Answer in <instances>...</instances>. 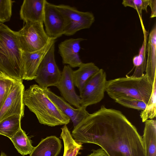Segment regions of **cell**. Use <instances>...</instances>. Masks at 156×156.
<instances>
[{"mask_svg": "<svg viewBox=\"0 0 156 156\" xmlns=\"http://www.w3.org/2000/svg\"><path fill=\"white\" fill-rule=\"evenodd\" d=\"M56 40L51 39L42 49L32 52L22 51L23 74V80H31L36 78L38 68L46 53Z\"/></svg>", "mask_w": 156, "mask_h": 156, "instance_id": "8fae6325", "label": "cell"}, {"mask_svg": "<svg viewBox=\"0 0 156 156\" xmlns=\"http://www.w3.org/2000/svg\"><path fill=\"white\" fill-rule=\"evenodd\" d=\"M16 80L0 72V110Z\"/></svg>", "mask_w": 156, "mask_h": 156, "instance_id": "7402d4cb", "label": "cell"}, {"mask_svg": "<svg viewBox=\"0 0 156 156\" xmlns=\"http://www.w3.org/2000/svg\"><path fill=\"white\" fill-rule=\"evenodd\" d=\"M85 39L79 37L70 38L61 42L58 45V52L62 63L72 68L79 67L83 63L79 55L80 43Z\"/></svg>", "mask_w": 156, "mask_h": 156, "instance_id": "7c38bea8", "label": "cell"}, {"mask_svg": "<svg viewBox=\"0 0 156 156\" xmlns=\"http://www.w3.org/2000/svg\"><path fill=\"white\" fill-rule=\"evenodd\" d=\"M100 69L94 63H83L79 68L73 72L74 84L80 93L85 83L92 76L97 72Z\"/></svg>", "mask_w": 156, "mask_h": 156, "instance_id": "e0dca14e", "label": "cell"}, {"mask_svg": "<svg viewBox=\"0 0 156 156\" xmlns=\"http://www.w3.org/2000/svg\"><path fill=\"white\" fill-rule=\"evenodd\" d=\"M92 151V152L87 156H108L101 148Z\"/></svg>", "mask_w": 156, "mask_h": 156, "instance_id": "4316f807", "label": "cell"}, {"mask_svg": "<svg viewBox=\"0 0 156 156\" xmlns=\"http://www.w3.org/2000/svg\"><path fill=\"white\" fill-rule=\"evenodd\" d=\"M72 68L68 65H65L61 73L60 80L56 87L62 98L69 103L77 108L81 107L80 96L76 93L75 89Z\"/></svg>", "mask_w": 156, "mask_h": 156, "instance_id": "4fadbf2b", "label": "cell"}, {"mask_svg": "<svg viewBox=\"0 0 156 156\" xmlns=\"http://www.w3.org/2000/svg\"><path fill=\"white\" fill-rule=\"evenodd\" d=\"M25 105L33 112L41 124L53 127L66 125L70 122L58 106L37 84L30 86L24 91Z\"/></svg>", "mask_w": 156, "mask_h": 156, "instance_id": "7a4b0ae2", "label": "cell"}, {"mask_svg": "<svg viewBox=\"0 0 156 156\" xmlns=\"http://www.w3.org/2000/svg\"><path fill=\"white\" fill-rule=\"evenodd\" d=\"M71 134L82 144L99 145L108 156H145L135 127L120 111L104 105L74 127Z\"/></svg>", "mask_w": 156, "mask_h": 156, "instance_id": "6da1fadb", "label": "cell"}, {"mask_svg": "<svg viewBox=\"0 0 156 156\" xmlns=\"http://www.w3.org/2000/svg\"><path fill=\"white\" fill-rule=\"evenodd\" d=\"M62 147L61 140L55 136H51L42 139L34 147L29 156H57Z\"/></svg>", "mask_w": 156, "mask_h": 156, "instance_id": "2e32d148", "label": "cell"}, {"mask_svg": "<svg viewBox=\"0 0 156 156\" xmlns=\"http://www.w3.org/2000/svg\"><path fill=\"white\" fill-rule=\"evenodd\" d=\"M63 16L66 23L64 35H73L81 30L88 29L95 21L93 13L82 12L68 5H56Z\"/></svg>", "mask_w": 156, "mask_h": 156, "instance_id": "8992f818", "label": "cell"}, {"mask_svg": "<svg viewBox=\"0 0 156 156\" xmlns=\"http://www.w3.org/2000/svg\"><path fill=\"white\" fill-rule=\"evenodd\" d=\"M20 115H14L9 116L0 122V135L10 139L21 128Z\"/></svg>", "mask_w": 156, "mask_h": 156, "instance_id": "ffe728a7", "label": "cell"}, {"mask_svg": "<svg viewBox=\"0 0 156 156\" xmlns=\"http://www.w3.org/2000/svg\"><path fill=\"white\" fill-rule=\"evenodd\" d=\"M107 80L102 69L90 77L80 93V106L87 107L100 102L104 97Z\"/></svg>", "mask_w": 156, "mask_h": 156, "instance_id": "ba28073f", "label": "cell"}, {"mask_svg": "<svg viewBox=\"0 0 156 156\" xmlns=\"http://www.w3.org/2000/svg\"><path fill=\"white\" fill-rule=\"evenodd\" d=\"M150 0H123L122 4L125 7L129 6L133 8L139 12L142 10L147 12V7L149 5Z\"/></svg>", "mask_w": 156, "mask_h": 156, "instance_id": "484cf974", "label": "cell"}, {"mask_svg": "<svg viewBox=\"0 0 156 156\" xmlns=\"http://www.w3.org/2000/svg\"><path fill=\"white\" fill-rule=\"evenodd\" d=\"M142 139L145 156H156V121L148 119L145 122Z\"/></svg>", "mask_w": 156, "mask_h": 156, "instance_id": "ac0fdd59", "label": "cell"}, {"mask_svg": "<svg viewBox=\"0 0 156 156\" xmlns=\"http://www.w3.org/2000/svg\"><path fill=\"white\" fill-rule=\"evenodd\" d=\"M156 78L154 80L152 91L149 101L147 105L146 108L141 112L140 115L143 122H144L149 119H153L156 117Z\"/></svg>", "mask_w": 156, "mask_h": 156, "instance_id": "603a6c76", "label": "cell"}, {"mask_svg": "<svg viewBox=\"0 0 156 156\" xmlns=\"http://www.w3.org/2000/svg\"><path fill=\"white\" fill-rule=\"evenodd\" d=\"M153 88L144 76L136 78L126 75L107 81L105 92L114 100L119 98H134L147 104Z\"/></svg>", "mask_w": 156, "mask_h": 156, "instance_id": "277c9868", "label": "cell"}, {"mask_svg": "<svg viewBox=\"0 0 156 156\" xmlns=\"http://www.w3.org/2000/svg\"><path fill=\"white\" fill-rule=\"evenodd\" d=\"M25 90L23 81L16 80L0 110V122L12 115H19L22 118L24 116Z\"/></svg>", "mask_w": 156, "mask_h": 156, "instance_id": "9c48e42d", "label": "cell"}, {"mask_svg": "<svg viewBox=\"0 0 156 156\" xmlns=\"http://www.w3.org/2000/svg\"><path fill=\"white\" fill-rule=\"evenodd\" d=\"M114 101L125 107L142 111L145 109L147 105L142 101L134 98H119Z\"/></svg>", "mask_w": 156, "mask_h": 156, "instance_id": "d4e9b609", "label": "cell"}, {"mask_svg": "<svg viewBox=\"0 0 156 156\" xmlns=\"http://www.w3.org/2000/svg\"><path fill=\"white\" fill-rule=\"evenodd\" d=\"M0 156H8L5 153L2 151L1 153Z\"/></svg>", "mask_w": 156, "mask_h": 156, "instance_id": "83f0119b", "label": "cell"}, {"mask_svg": "<svg viewBox=\"0 0 156 156\" xmlns=\"http://www.w3.org/2000/svg\"><path fill=\"white\" fill-rule=\"evenodd\" d=\"M10 139L18 152L22 155L30 154L34 147L30 139L21 128Z\"/></svg>", "mask_w": 156, "mask_h": 156, "instance_id": "44dd1931", "label": "cell"}, {"mask_svg": "<svg viewBox=\"0 0 156 156\" xmlns=\"http://www.w3.org/2000/svg\"><path fill=\"white\" fill-rule=\"evenodd\" d=\"M45 0H24L21 6L20 16L25 23H43Z\"/></svg>", "mask_w": 156, "mask_h": 156, "instance_id": "9a60e30c", "label": "cell"}, {"mask_svg": "<svg viewBox=\"0 0 156 156\" xmlns=\"http://www.w3.org/2000/svg\"><path fill=\"white\" fill-rule=\"evenodd\" d=\"M55 45L54 43L46 53L37 71L34 80L43 89L50 86L56 87L61 77L62 72L55 59Z\"/></svg>", "mask_w": 156, "mask_h": 156, "instance_id": "52a82bcc", "label": "cell"}, {"mask_svg": "<svg viewBox=\"0 0 156 156\" xmlns=\"http://www.w3.org/2000/svg\"><path fill=\"white\" fill-rule=\"evenodd\" d=\"M22 51L32 52L43 48L52 39L47 34L43 23H25L16 31Z\"/></svg>", "mask_w": 156, "mask_h": 156, "instance_id": "5b68a950", "label": "cell"}, {"mask_svg": "<svg viewBox=\"0 0 156 156\" xmlns=\"http://www.w3.org/2000/svg\"><path fill=\"white\" fill-rule=\"evenodd\" d=\"M43 23L45 31L50 38L56 39L64 34L66 23L64 17L56 5L45 0Z\"/></svg>", "mask_w": 156, "mask_h": 156, "instance_id": "30bf717a", "label": "cell"}, {"mask_svg": "<svg viewBox=\"0 0 156 156\" xmlns=\"http://www.w3.org/2000/svg\"><path fill=\"white\" fill-rule=\"evenodd\" d=\"M13 2L11 0H0V25L10 20Z\"/></svg>", "mask_w": 156, "mask_h": 156, "instance_id": "cb8c5ba5", "label": "cell"}, {"mask_svg": "<svg viewBox=\"0 0 156 156\" xmlns=\"http://www.w3.org/2000/svg\"><path fill=\"white\" fill-rule=\"evenodd\" d=\"M43 89L48 98L69 118L73 123L74 127L76 126L89 114L86 110V107L81 106L79 108H75L62 98L56 95L49 88Z\"/></svg>", "mask_w": 156, "mask_h": 156, "instance_id": "5bb4252c", "label": "cell"}, {"mask_svg": "<svg viewBox=\"0 0 156 156\" xmlns=\"http://www.w3.org/2000/svg\"><path fill=\"white\" fill-rule=\"evenodd\" d=\"M61 129L60 138L64 144L63 156H76L82 149V144L74 139L66 125H64Z\"/></svg>", "mask_w": 156, "mask_h": 156, "instance_id": "d6986e66", "label": "cell"}, {"mask_svg": "<svg viewBox=\"0 0 156 156\" xmlns=\"http://www.w3.org/2000/svg\"><path fill=\"white\" fill-rule=\"evenodd\" d=\"M0 72L23 80L22 51L16 32L4 24L0 25Z\"/></svg>", "mask_w": 156, "mask_h": 156, "instance_id": "3957f363", "label": "cell"}]
</instances>
